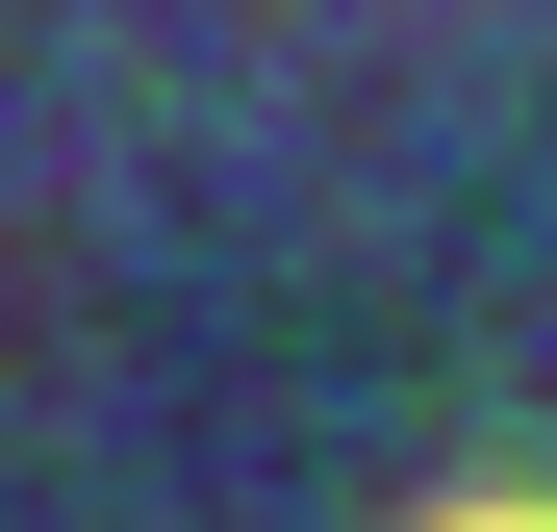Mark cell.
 <instances>
[{
  "mask_svg": "<svg viewBox=\"0 0 557 532\" xmlns=\"http://www.w3.org/2000/svg\"><path fill=\"white\" fill-rule=\"evenodd\" d=\"M431 532H557V482H482V507H431Z\"/></svg>",
  "mask_w": 557,
  "mask_h": 532,
  "instance_id": "cell-1",
  "label": "cell"
}]
</instances>
